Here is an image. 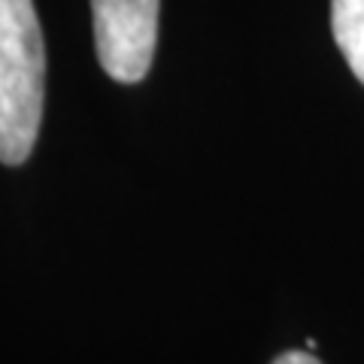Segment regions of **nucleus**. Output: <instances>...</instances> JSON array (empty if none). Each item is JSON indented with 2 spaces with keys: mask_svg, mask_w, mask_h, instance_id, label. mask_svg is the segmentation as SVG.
Instances as JSON below:
<instances>
[{
  "mask_svg": "<svg viewBox=\"0 0 364 364\" xmlns=\"http://www.w3.org/2000/svg\"><path fill=\"white\" fill-rule=\"evenodd\" d=\"M46 49L33 0H0V161L21 164L43 122Z\"/></svg>",
  "mask_w": 364,
  "mask_h": 364,
  "instance_id": "1",
  "label": "nucleus"
},
{
  "mask_svg": "<svg viewBox=\"0 0 364 364\" xmlns=\"http://www.w3.org/2000/svg\"><path fill=\"white\" fill-rule=\"evenodd\" d=\"M100 67L116 82H140L158 43V0H91Z\"/></svg>",
  "mask_w": 364,
  "mask_h": 364,
  "instance_id": "2",
  "label": "nucleus"
},
{
  "mask_svg": "<svg viewBox=\"0 0 364 364\" xmlns=\"http://www.w3.org/2000/svg\"><path fill=\"white\" fill-rule=\"evenodd\" d=\"M331 31L349 70L364 85V0H331Z\"/></svg>",
  "mask_w": 364,
  "mask_h": 364,
  "instance_id": "3",
  "label": "nucleus"
},
{
  "mask_svg": "<svg viewBox=\"0 0 364 364\" xmlns=\"http://www.w3.org/2000/svg\"><path fill=\"white\" fill-rule=\"evenodd\" d=\"M273 364H322L313 352H282V355Z\"/></svg>",
  "mask_w": 364,
  "mask_h": 364,
  "instance_id": "4",
  "label": "nucleus"
}]
</instances>
